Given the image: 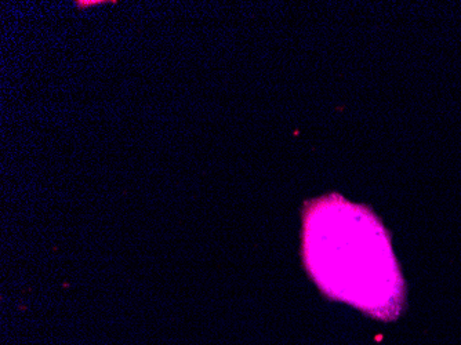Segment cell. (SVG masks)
I'll return each instance as SVG.
<instances>
[{
  "mask_svg": "<svg viewBox=\"0 0 461 345\" xmlns=\"http://www.w3.org/2000/svg\"><path fill=\"white\" fill-rule=\"evenodd\" d=\"M304 261L321 290L379 319H394L403 282L387 231L372 211L339 195L304 210Z\"/></svg>",
  "mask_w": 461,
  "mask_h": 345,
  "instance_id": "1",
  "label": "cell"
}]
</instances>
